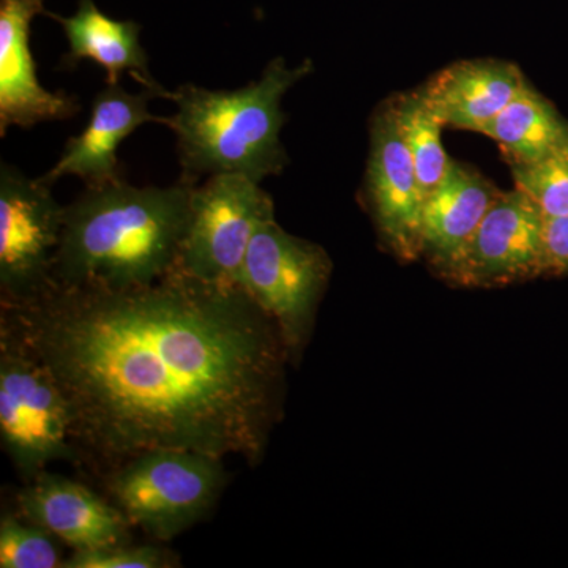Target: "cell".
<instances>
[{
	"mask_svg": "<svg viewBox=\"0 0 568 568\" xmlns=\"http://www.w3.org/2000/svg\"><path fill=\"white\" fill-rule=\"evenodd\" d=\"M0 439L29 484L52 462L80 465L69 409L50 372L20 339L0 327Z\"/></svg>",
	"mask_w": 568,
	"mask_h": 568,
	"instance_id": "cell-5",
	"label": "cell"
},
{
	"mask_svg": "<svg viewBox=\"0 0 568 568\" xmlns=\"http://www.w3.org/2000/svg\"><path fill=\"white\" fill-rule=\"evenodd\" d=\"M526 85L515 63L474 59L439 71L422 92L444 125L481 133Z\"/></svg>",
	"mask_w": 568,
	"mask_h": 568,
	"instance_id": "cell-15",
	"label": "cell"
},
{
	"mask_svg": "<svg viewBox=\"0 0 568 568\" xmlns=\"http://www.w3.org/2000/svg\"><path fill=\"white\" fill-rule=\"evenodd\" d=\"M365 189L377 233L387 248L402 261L420 257L425 194L388 104L379 108L369 129Z\"/></svg>",
	"mask_w": 568,
	"mask_h": 568,
	"instance_id": "cell-10",
	"label": "cell"
},
{
	"mask_svg": "<svg viewBox=\"0 0 568 568\" xmlns=\"http://www.w3.org/2000/svg\"><path fill=\"white\" fill-rule=\"evenodd\" d=\"M61 24L69 52L63 63L73 69L81 61H93L106 71V84H121L123 73L140 82L156 99L171 100L173 91L164 89L149 69L148 52L140 41L141 26L134 21H115L97 7L95 0H78L73 17L47 11Z\"/></svg>",
	"mask_w": 568,
	"mask_h": 568,
	"instance_id": "cell-16",
	"label": "cell"
},
{
	"mask_svg": "<svg viewBox=\"0 0 568 568\" xmlns=\"http://www.w3.org/2000/svg\"><path fill=\"white\" fill-rule=\"evenodd\" d=\"M18 510L73 551L133 541L132 523L112 500L48 470L26 484L18 495Z\"/></svg>",
	"mask_w": 568,
	"mask_h": 568,
	"instance_id": "cell-12",
	"label": "cell"
},
{
	"mask_svg": "<svg viewBox=\"0 0 568 568\" xmlns=\"http://www.w3.org/2000/svg\"><path fill=\"white\" fill-rule=\"evenodd\" d=\"M271 216L274 200L252 179L219 174L197 183L179 271L207 283L239 284L250 242Z\"/></svg>",
	"mask_w": 568,
	"mask_h": 568,
	"instance_id": "cell-7",
	"label": "cell"
},
{
	"mask_svg": "<svg viewBox=\"0 0 568 568\" xmlns=\"http://www.w3.org/2000/svg\"><path fill=\"white\" fill-rule=\"evenodd\" d=\"M192 183L85 186L63 209L51 283L123 291L149 286L178 268L190 219Z\"/></svg>",
	"mask_w": 568,
	"mask_h": 568,
	"instance_id": "cell-2",
	"label": "cell"
},
{
	"mask_svg": "<svg viewBox=\"0 0 568 568\" xmlns=\"http://www.w3.org/2000/svg\"><path fill=\"white\" fill-rule=\"evenodd\" d=\"M313 71V62L290 67L283 58L268 63L260 80L234 91L183 84L173 91L178 111L166 126L178 141L181 181L197 185L219 174L244 175L261 183L287 164L280 133L286 114L282 100Z\"/></svg>",
	"mask_w": 568,
	"mask_h": 568,
	"instance_id": "cell-3",
	"label": "cell"
},
{
	"mask_svg": "<svg viewBox=\"0 0 568 568\" xmlns=\"http://www.w3.org/2000/svg\"><path fill=\"white\" fill-rule=\"evenodd\" d=\"M515 186L528 194L545 219L568 213V144L528 164L510 166Z\"/></svg>",
	"mask_w": 568,
	"mask_h": 568,
	"instance_id": "cell-20",
	"label": "cell"
},
{
	"mask_svg": "<svg viewBox=\"0 0 568 568\" xmlns=\"http://www.w3.org/2000/svg\"><path fill=\"white\" fill-rule=\"evenodd\" d=\"M481 133L496 141L510 166L537 162L568 144V123L529 84Z\"/></svg>",
	"mask_w": 568,
	"mask_h": 568,
	"instance_id": "cell-17",
	"label": "cell"
},
{
	"mask_svg": "<svg viewBox=\"0 0 568 568\" xmlns=\"http://www.w3.org/2000/svg\"><path fill=\"white\" fill-rule=\"evenodd\" d=\"M545 216L515 186L500 192L444 274L463 287H500L544 275Z\"/></svg>",
	"mask_w": 568,
	"mask_h": 568,
	"instance_id": "cell-9",
	"label": "cell"
},
{
	"mask_svg": "<svg viewBox=\"0 0 568 568\" xmlns=\"http://www.w3.org/2000/svg\"><path fill=\"white\" fill-rule=\"evenodd\" d=\"M153 99L156 97L148 91L130 93L121 84L104 85L93 99L88 125L67 141L61 159L41 181L51 186L65 175L80 178L85 186L121 181L118 149L122 141L144 123H168V118L149 111Z\"/></svg>",
	"mask_w": 568,
	"mask_h": 568,
	"instance_id": "cell-13",
	"label": "cell"
},
{
	"mask_svg": "<svg viewBox=\"0 0 568 568\" xmlns=\"http://www.w3.org/2000/svg\"><path fill=\"white\" fill-rule=\"evenodd\" d=\"M181 566L178 556L156 545H112L73 551L62 568H171Z\"/></svg>",
	"mask_w": 568,
	"mask_h": 568,
	"instance_id": "cell-21",
	"label": "cell"
},
{
	"mask_svg": "<svg viewBox=\"0 0 568 568\" xmlns=\"http://www.w3.org/2000/svg\"><path fill=\"white\" fill-rule=\"evenodd\" d=\"M63 209L51 185L0 168V304L31 301L51 284Z\"/></svg>",
	"mask_w": 568,
	"mask_h": 568,
	"instance_id": "cell-8",
	"label": "cell"
},
{
	"mask_svg": "<svg viewBox=\"0 0 568 568\" xmlns=\"http://www.w3.org/2000/svg\"><path fill=\"white\" fill-rule=\"evenodd\" d=\"M334 264L323 246L284 231L275 216L257 226L239 284L271 316L297 364L312 336Z\"/></svg>",
	"mask_w": 568,
	"mask_h": 568,
	"instance_id": "cell-6",
	"label": "cell"
},
{
	"mask_svg": "<svg viewBox=\"0 0 568 568\" xmlns=\"http://www.w3.org/2000/svg\"><path fill=\"white\" fill-rule=\"evenodd\" d=\"M47 11L44 0H0V136L80 111L77 97L48 91L37 77L29 40L33 18Z\"/></svg>",
	"mask_w": 568,
	"mask_h": 568,
	"instance_id": "cell-11",
	"label": "cell"
},
{
	"mask_svg": "<svg viewBox=\"0 0 568 568\" xmlns=\"http://www.w3.org/2000/svg\"><path fill=\"white\" fill-rule=\"evenodd\" d=\"M487 178L452 160L446 178L426 194L420 220V256L437 274L454 263L499 196Z\"/></svg>",
	"mask_w": 568,
	"mask_h": 568,
	"instance_id": "cell-14",
	"label": "cell"
},
{
	"mask_svg": "<svg viewBox=\"0 0 568 568\" xmlns=\"http://www.w3.org/2000/svg\"><path fill=\"white\" fill-rule=\"evenodd\" d=\"M223 458L192 450H152L106 476L108 493L129 521L171 541L203 521L222 495Z\"/></svg>",
	"mask_w": 568,
	"mask_h": 568,
	"instance_id": "cell-4",
	"label": "cell"
},
{
	"mask_svg": "<svg viewBox=\"0 0 568 568\" xmlns=\"http://www.w3.org/2000/svg\"><path fill=\"white\" fill-rule=\"evenodd\" d=\"M387 104L394 114L396 129L410 153L426 196L446 178L452 164L443 145V130L446 125L425 99L422 89L396 95Z\"/></svg>",
	"mask_w": 568,
	"mask_h": 568,
	"instance_id": "cell-18",
	"label": "cell"
},
{
	"mask_svg": "<svg viewBox=\"0 0 568 568\" xmlns=\"http://www.w3.org/2000/svg\"><path fill=\"white\" fill-rule=\"evenodd\" d=\"M0 327L50 372L80 465L104 476L152 450L257 465L282 416L290 355L241 284L179 268L133 290L51 283L2 305Z\"/></svg>",
	"mask_w": 568,
	"mask_h": 568,
	"instance_id": "cell-1",
	"label": "cell"
},
{
	"mask_svg": "<svg viewBox=\"0 0 568 568\" xmlns=\"http://www.w3.org/2000/svg\"><path fill=\"white\" fill-rule=\"evenodd\" d=\"M59 538L21 515L3 514L0 519V567L62 568Z\"/></svg>",
	"mask_w": 568,
	"mask_h": 568,
	"instance_id": "cell-19",
	"label": "cell"
},
{
	"mask_svg": "<svg viewBox=\"0 0 568 568\" xmlns=\"http://www.w3.org/2000/svg\"><path fill=\"white\" fill-rule=\"evenodd\" d=\"M568 272V213L545 219L544 274Z\"/></svg>",
	"mask_w": 568,
	"mask_h": 568,
	"instance_id": "cell-22",
	"label": "cell"
}]
</instances>
